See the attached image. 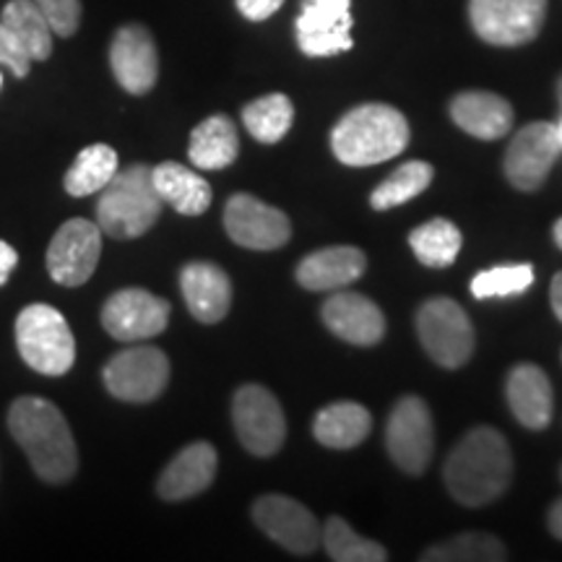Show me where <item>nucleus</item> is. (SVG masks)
<instances>
[{
	"label": "nucleus",
	"instance_id": "nucleus-1",
	"mask_svg": "<svg viewBox=\"0 0 562 562\" xmlns=\"http://www.w3.org/2000/svg\"><path fill=\"white\" fill-rule=\"evenodd\" d=\"M446 487L456 503L467 508H482L495 503L513 480V453L508 440L495 427H474L463 435L448 456Z\"/></svg>",
	"mask_w": 562,
	"mask_h": 562
},
{
	"label": "nucleus",
	"instance_id": "nucleus-2",
	"mask_svg": "<svg viewBox=\"0 0 562 562\" xmlns=\"http://www.w3.org/2000/svg\"><path fill=\"white\" fill-rule=\"evenodd\" d=\"M9 430L26 453L40 480L63 484L79 469L74 432L53 402L40 396H21L9 409Z\"/></svg>",
	"mask_w": 562,
	"mask_h": 562
},
{
	"label": "nucleus",
	"instance_id": "nucleus-3",
	"mask_svg": "<svg viewBox=\"0 0 562 562\" xmlns=\"http://www.w3.org/2000/svg\"><path fill=\"white\" fill-rule=\"evenodd\" d=\"M409 123L391 104L351 108L331 131L334 157L347 167H372L398 157L409 146Z\"/></svg>",
	"mask_w": 562,
	"mask_h": 562
},
{
	"label": "nucleus",
	"instance_id": "nucleus-4",
	"mask_svg": "<svg viewBox=\"0 0 562 562\" xmlns=\"http://www.w3.org/2000/svg\"><path fill=\"white\" fill-rule=\"evenodd\" d=\"M159 199L149 165H131L115 172L97 201V224L112 240H136L146 235L161 216Z\"/></svg>",
	"mask_w": 562,
	"mask_h": 562
},
{
	"label": "nucleus",
	"instance_id": "nucleus-5",
	"mask_svg": "<svg viewBox=\"0 0 562 562\" xmlns=\"http://www.w3.org/2000/svg\"><path fill=\"white\" fill-rule=\"evenodd\" d=\"M16 347L21 360L42 375L60 378L76 362V339L68 321L45 302H34L19 313Z\"/></svg>",
	"mask_w": 562,
	"mask_h": 562
},
{
	"label": "nucleus",
	"instance_id": "nucleus-6",
	"mask_svg": "<svg viewBox=\"0 0 562 562\" xmlns=\"http://www.w3.org/2000/svg\"><path fill=\"white\" fill-rule=\"evenodd\" d=\"M417 336L422 349L435 364L459 370L472 360L476 334L472 321L459 302L451 297H432L417 311Z\"/></svg>",
	"mask_w": 562,
	"mask_h": 562
},
{
	"label": "nucleus",
	"instance_id": "nucleus-7",
	"mask_svg": "<svg viewBox=\"0 0 562 562\" xmlns=\"http://www.w3.org/2000/svg\"><path fill=\"white\" fill-rule=\"evenodd\" d=\"M232 425L243 448L258 459L277 456L286 440V417L279 398L258 383H245L232 398Z\"/></svg>",
	"mask_w": 562,
	"mask_h": 562
},
{
	"label": "nucleus",
	"instance_id": "nucleus-8",
	"mask_svg": "<svg viewBox=\"0 0 562 562\" xmlns=\"http://www.w3.org/2000/svg\"><path fill=\"white\" fill-rule=\"evenodd\" d=\"M547 19V0H469L476 37L495 47H518L537 40Z\"/></svg>",
	"mask_w": 562,
	"mask_h": 562
},
{
	"label": "nucleus",
	"instance_id": "nucleus-9",
	"mask_svg": "<svg viewBox=\"0 0 562 562\" xmlns=\"http://www.w3.org/2000/svg\"><path fill=\"white\" fill-rule=\"evenodd\" d=\"M385 448L404 474L419 476L427 472L435 453V422L430 406L419 396H404L393 406L385 425Z\"/></svg>",
	"mask_w": 562,
	"mask_h": 562
},
{
	"label": "nucleus",
	"instance_id": "nucleus-10",
	"mask_svg": "<svg viewBox=\"0 0 562 562\" xmlns=\"http://www.w3.org/2000/svg\"><path fill=\"white\" fill-rule=\"evenodd\" d=\"M102 381L117 402L149 404L170 383V360L157 347H128L104 364Z\"/></svg>",
	"mask_w": 562,
	"mask_h": 562
},
{
	"label": "nucleus",
	"instance_id": "nucleus-11",
	"mask_svg": "<svg viewBox=\"0 0 562 562\" xmlns=\"http://www.w3.org/2000/svg\"><path fill=\"white\" fill-rule=\"evenodd\" d=\"M560 154L562 146L554 123H529L513 136L503 159V172L516 191L533 193L544 186Z\"/></svg>",
	"mask_w": 562,
	"mask_h": 562
},
{
	"label": "nucleus",
	"instance_id": "nucleus-12",
	"mask_svg": "<svg viewBox=\"0 0 562 562\" xmlns=\"http://www.w3.org/2000/svg\"><path fill=\"white\" fill-rule=\"evenodd\" d=\"M224 229H227L232 243L248 250L284 248L292 237L290 216L250 193H235L227 201Z\"/></svg>",
	"mask_w": 562,
	"mask_h": 562
},
{
	"label": "nucleus",
	"instance_id": "nucleus-13",
	"mask_svg": "<svg viewBox=\"0 0 562 562\" xmlns=\"http://www.w3.org/2000/svg\"><path fill=\"white\" fill-rule=\"evenodd\" d=\"M102 256V229L97 222L68 220L47 248V271L63 286H81L97 271Z\"/></svg>",
	"mask_w": 562,
	"mask_h": 562
},
{
	"label": "nucleus",
	"instance_id": "nucleus-14",
	"mask_svg": "<svg viewBox=\"0 0 562 562\" xmlns=\"http://www.w3.org/2000/svg\"><path fill=\"white\" fill-rule=\"evenodd\" d=\"M300 50L307 58H331L347 53L351 40V3L349 0H302L300 16L294 19Z\"/></svg>",
	"mask_w": 562,
	"mask_h": 562
},
{
	"label": "nucleus",
	"instance_id": "nucleus-15",
	"mask_svg": "<svg viewBox=\"0 0 562 562\" xmlns=\"http://www.w3.org/2000/svg\"><path fill=\"white\" fill-rule=\"evenodd\" d=\"M170 323V302L157 294L128 286L115 292L102 307V326L117 341H146L159 336Z\"/></svg>",
	"mask_w": 562,
	"mask_h": 562
},
{
	"label": "nucleus",
	"instance_id": "nucleus-16",
	"mask_svg": "<svg viewBox=\"0 0 562 562\" xmlns=\"http://www.w3.org/2000/svg\"><path fill=\"white\" fill-rule=\"evenodd\" d=\"M252 521L261 526L266 537L284 547L286 552L307 554L318 550L321 529L307 505L286 495H263L252 503Z\"/></svg>",
	"mask_w": 562,
	"mask_h": 562
},
{
	"label": "nucleus",
	"instance_id": "nucleus-17",
	"mask_svg": "<svg viewBox=\"0 0 562 562\" xmlns=\"http://www.w3.org/2000/svg\"><path fill=\"white\" fill-rule=\"evenodd\" d=\"M110 68L128 94H149L159 79V53L151 32L140 24H125L110 45Z\"/></svg>",
	"mask_w": 562,
	"mask_h": 562
},
{
	"label": "nucleus",
	"instance_id": "nucleus-18",
	"mask_svg": "<svg viewBox=\"0 0 562 562\" xmlns=\"http://www.w3.org/2000/svg\"><path fill=\"white\" fill-rule=\"evenodd\" d=\"M321 315L328 331L355 347H375L385 336V315L364 294L336 290L323 302Z\"/></svg>",
	"mask_w": 562,
	"mask_h": 562
},
{
	"label": "nucleus",
	"instance_id": "nucleus-19",
	"mask_svg": "<svg viewBox=\"0 0 562 562\" xmlns=\"http://www.w3.org/2000/svg\"><path fill=\"white\" fill-rule=\"evenodd\" d=\"M216 467H220V456H216V448L211 442H191L159 474V497L167 503H180L201 495L214 482Z\"/></svg>",
	"mask_w": 562,
	"mask_h": 562
},
{
	"label": "nucleus",
	"instance_id": "nucleus-20",
	"mask_svg": "<svg viewBox=\"0 0 562 562\" xmlns=\"http://www.w3.org/2000/svg\"><path fill=\"white\" fill-rule=\"evenodd\" d=\"M180 292L199 323H220L232 307V281L224 269L209 261H191L180 271Z\"/></svg>",
	"mask_w": 562,
	"mask_h": 562
},
{
	"label": "nucleus",
	"instance_id": "nucleus-21",
	"mask_svg": "<svg viewBox=\"0 0 562 562\" xmlns=\"http://www.w3.org/2000/svg\"><path fill=\"white\" fill-rule=\"evenodd\" d=\"M368 269V258L355 245H334L305 256L294 271L300 286L307 292H336L355 284Z\"/></svg>",
	"mask_w": 562,
	"mask_h": 562
},
{
	"label": "nucleus",
	"instance_id": "nucleus-22",
	"mask_svg": "<svg viewBox=\"0 0 562 562\" xmlns=\"http://www.w3.org/2000/svg\"><path fill=\"white\" fill-rule=\"evenodd\" d=\"M508 406L526 430H544L550 427L554 412V393L547 372L533 362H521L508 372L505 381Z\"/></svg>",
	"mask_w": 562,
	"mask_h": 562
},
{
	"label": "nucleus",
	"instance_id": "nucleus-23",
	"mask_svg": "<svg viewBox=\"0 0 562 562\" xmlns=\"http://www.w3.org/2000/svg\"><path fill=\"white\" fill-rule=\"evenodd\" d=\"M451 117L463 133L480 140H497L513 128V108L495 91H461L451 100Z\"/></svg>",
	"mask_w": 562,
	"mask_h": 562
},
{
	"label": "nucleus",
	"instance_id": "nucleus-24",
	"mask_svg": "<svg viewBox=\"0 0 562 562\" xmlns=\"http://www.w3.org/2000/svg\"><path fill=\"white\" fill-rule=\"evenodd\" d=\"M372 432V414L357 402H334L315 414L313 435L321 446L334 451H349L368 440Z\"/></svg>",
	"mask_w": 562,
	"mask_h": 562
},
{
	"label": "nucleus",
	"instance_id": "nucleus-25",
	"mask_svg": "<svg viewBox=\"0 0 562 562\" xmlns=\"http://www.w3.org/2000/svg\"><path fill=\"white\" fill-rule=\"evenodd\" d=\"M151 180L159 199L182 216H201L211 206V186L186 165L161 161L151 167Z\"/></svg>",
	"mask_w": 562,
	"mask_h": 562
},
{
	"label": "nucleus",
	"instance_id": "nucleus-26",
	"mask_svg": "<svg viewBox=\"0 0 562 562\" xmlns=\"http://www.w3.org/2000/svg\"><path fill=\"white\" fill-rule=\"evenodd\" d=\"M240 154V136L227 115H209L191 133L188 157L199 170H224Z\"/></svg>",
	"mask_w": 562,
	"mask_h": 562
},
{
	"label": "nucleus",
	"instance_id": "nucleus-27",
	"mask_svg": "<svg viewBox=\"0 0 562 562\" xmlns=\"http://www.w3.org/2000/svg\"><path fill=\"white\" fill-rule=\"evenodd\" d=\"M0 24L9 26L32 60H47L53 55V30L34 0H11L0 13Z\"/></svg>",
	"mask_w": 562,
	"mask_h": 562
},
{
	"label": "nucleus",
	"instance_id": "nucleus-28",
	"mask_svg": "<svg viewBox=\"0 0 562 562\" xmlns=\"http://www.w3.org/2000/svg\"><path fill=\"white\" fill-rule=\"evenodd\" d=\"M117 172V154L108 144H91L79 151L70 170L66 172V193L74 199H87V195L100 193Z\"/></svg>",
	"mask_w": 562,
	"mask_h": 562
},
{
	"label": "nucleus",
	"instance_id": "nucleus-29",
	"mask_svg": "<svg viewBox=\"0 0 562 562\" xmlns=\"http://www.w3.org/2000/svg\"><path fill=\"white\" fill-rule=\"evenodd\" d=\"M463 245L461 229L451 220H430L409 235V248L427 269H448L456 263Z\"/></svg>",
	"mask_w": 562,
	"mask_h": 562
},
{
	"label": "nucleus",
	"instance_id": "nucleus-30",
	"mask_svg": "<svg viewBox=\"0 0 562 562\" xmlns=\"http://www.w3.org/2000/svg\"><path fill=\"white\" fill-rule=\"evenodd\" d=\"M435 178L432 165L427 161L412 159L404 161L398 170H393L389 178H385L381 186L375 188L370 195V206L375 211H389L402 206V203H409L412 199H417L430 188V182Z\"/></svg>",
	"mask_w": 562,
	"mask_h": 562
},
{
	"label": "nucleus",
	"instance_id": "nucleus-31",
	"mask_svg": "<svg viewBox=\"0 0 562 562\" xmlns=\"http://www.w3.org/2000/svg\"><path fill=\"white\" fill-rule=\"evenodd\" d=\"M243 123L261 144H279L294 123V104L286 94H266L261 100L245 104Z\"/></svg>",
	"mask_w": 562,
	"mask_h": 562
},
{
	"label": "nucleus",
	"instance_id": "nucleus-32",
	"mask_svg": "<svg viewBox=\"0 0 562 562\" xmlns=\"http://www.w3.org/2000/svg\"><path fill=\"white\" fill-rule=\"evenodd\" d=\"M425 562H503L508 550L487 531H463L422 554Z\"/></svg>",
	"mask_w": 562,
	"mask_h": 562
},
{
	"label": "nucleus",
	"instance_id": "nucleus-33",
	"mask_svg": "<svg viewBox=\"0 0 562 562\" xmlns=\"http://www.w3.org/2000/svg\"><path fill=\"white\" fill-rule=\"evenodd\" d=\"M321 542L326 547L328 558L336 562H385L389 552L383 544L372 542L357 533L339 516H331L321 529Z\"/></svg>",
	"mask_w": 562,
	"mask_h": 562
},
{
	"label": "nucleus",
	"instance_id": "nucleus-34",
	"mask_svg": "<svg viewBox=\"0 0 562 562\" xmlns=\"http://www.w3.org/2000/svg\"><path fill=\"white\" fill-rule=\"evenodd\" d=\"M533 284V269L529 263H513V266H495L476 273L472 279V294L476 300H492V297H516L531 290Z\"/></svg>",
	"mask_w": 562,
	"mask_h": 562
},
{
	"label": "nucleus",
	"instance_id": "nucleus-35",
	"mask_svg": "<svg viewBox=\"0 0 562 562\" xmlns=\"http://www.w3.org/2000/svg\"><path fill=\"white\" fill-rule=\"evenodd\" d=\"M42 16L47 19L53 34L74 37L81 24V0H34Z\"/></svg>",
	"mask_w": 562,
	"mask_h": 562
},
{
	"label": "nucleus",
	"instance_id": "nucleus-36",
	"mask_svg": "<svg viewBox=\"0 0 562 562\" xmlns=\"http://www.w3.org/2000/svg\"><path fill=\"white\" fill-rule=\"evenodd\" d=\"M0 66L11 68V74L16 76V79H26L32 68V58L26 55L24 47H21V42L13 37L9 26L3 24H0Z\"/></svg>",
	"mask_w": 562,
	"mask_h": 562
},
{
	"label": "nucleus",
	"instance_id": "nucleus-37",
	"mask_svg": "<svg viewBox=\"0 0 562 562\" xmlns=\"http://www.w3.org/2000/svg\"><path fill=\"white\" fill-rule=\"evenodd\" d=\"M284 0H237V11L250 21H266L277 13Z\"/></svg>",
	"mask_w": 562,
	"mask_h": 562
},
{
	"label": "nucleus",
	"instance_id": "nucleus-38",
	"mask_svg": "<svg viewBox=\"0 0 562 562\" xmlns=\"http://www.w3.org/2000/svg\"><path fill=\"white\" fill-rule=\"evenodd\" d=\"M16 263H19V252L13 250L5 240H0V286L9 281L11 271L16 269Z\"/></svg>",
	"mask_w": 562,
	"mask_h": 562
},
{
	"label": "nucleus",
	"instance_id": "nucleus-39",
	"mask_svg": "<svg viewBox=\"0 0 562 562\" xmlns=\"http://www.w3.org/2000/svg\"><path fill=\"white\" fill-rule=\"evenodd\" d=\"M547 526H550L552 537L560 539V542H562V497H560V501H554L550 513H547Z\"/></svg>",
	"mask_w": 562,
	"mask_h": 562
},
{
	"label": "nucleus",
	"instance_id": "nucleus-40",
	"mask_svg": "<svg viewBox=\"0 0 562 562\" xmlns=\"http://www.w3.org/2000/svg\"><path fill=\"white\" fill-rule=\"evenodd\" d=\"M550 302H552V313L554 318L562 323V271L554 273L552 286H550Z\"/></svg>",
	"mask_w": 562,
	"mask_h": 562
},
{
	"label": "nucleus",
	"instance_id": "nucleus-41",
	"mask_svg": "<svg viewBox=\"0 0 562 562\" xmlns=\"http://www.w3.org/2000/svg\"><path fill=\"white\" fill-rule=\"evenodd\" d=\"M552 237H554V243H558V248L562 250V216L558 222H554V227H552Z\"/></svg>",
	"mask_w": 562,
	"mask_h": 562
},
{
	"label": "nucleus",
	"instance_id": "nucleus-42",
	"mask_svg": "<svg viewBox=\"0 0 562 562\" xmlns=\"http://www.w3.org/2000/svg\"><path fill=\"white\" fill-rule=\"evenodd\" d=\"M554 131H558V138H560V146H562V117H560V123H554Z\"/></svg>",
	"mask_w": 562,
	"mask_h": 562
},
{
	"label": "nucleus",
	"instance_id": "nucleus-43",
	"mask_svg": "<svg viewBox=\"0 0 562 562\" xmlns=\"http://www.w3.org/2000/svg\"><path fill=\"white\" fill-rule=\"evenodd\" d=\"M558 100L562 104V76H560V81H558Z\"/></svg>",
	"mask_w": 562,
	"mask_h": 562
},
{
	"label": "nucleus",
	"instance_id": "nucleus-44",
	"mask_svg": "<svg viewBox=\"0 0 562 562\" xmlns=\"http://www.w3.org/2000/svg\"><path fill=\"white\" fill-rule=\"evenodd\" d=\"M0 87H3V74H0Z\"/></svg>",
	"mask_w": 562,
	"mask_h": 562
}]
</instances>
